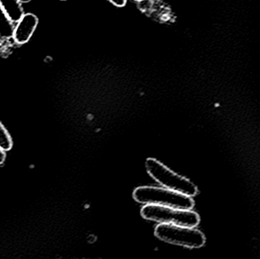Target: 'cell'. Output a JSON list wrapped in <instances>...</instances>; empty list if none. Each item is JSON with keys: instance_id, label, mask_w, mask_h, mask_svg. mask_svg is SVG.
Instances as JSON below:
<instances>
[{"instance_id": "cell-1", "label": "cell", "mask_w": 260, "mask_h": 259, "mask_svg": "<svg viewBox=\"0 0 260 259\" xmlns=\"http://www.w3.org/2000/svg\"><path fill=\"white\" fill-rule=\"evenodd\" d=\"M133 199L142 205H162L173 208L192 209V197L177 193L165 187H140L133 192Z\"/></svg>"}, {"instance_id": "cell-2", "label": "cell", "mask_w": 260, "mask_h": 259, "mask_svg": "<svg viewBox=\"0 0 260 259\" xmlns=\"http://www.w3.org/2000/svg\"><path fill=\"white\" fill-rule=\"evenodd\" d=\"M141 215L151 221L189 228H197L200 223V215L192 209L162 205H145L141 210Z\"/></svg>"}, {"instance_id": "cell-3", "label": "cell", "mask_w": 260, "mask_h": 259, "mask_svg": "<svg viewBox=\"0 0 260 259\" xmlns=\"http://www.w3.org/2000/svg\"><path fill=\"white\" fill-rule=\"evenodd\" d=\"M148 174L162 187L189 197L198 193L197 186L184 176H180L154 158H148L145 162Z\"/></svg>"}, {"instance_id": "cell-4", "label": "cell", "mask_w": 260, "mask_h": 259, "mask_svg": "<svg viewBox=\"0 0 260 259\" xmlns=\"http://www.w3.org/2000/svg\"><path fill=\"white\" fill-rule=\"evenodd\" d=\"M154 235L165 243L189 249H200L206 241L203 233L195 228L168 224H159L154 230Z\"/></svg>"}, {"instance_id": "cell-5", "label": "cell", "mask_w": 260, "mask_h": 259, "mask_svg": "<svg viewBox=\"0 0 260 259\" xmlns=\"http://www.w3.org/2000/svg\"><path fill=\"white\" fill-rule=\"evenodd\" d=\"M38 22L39 20L36 15L32 13L24 14L14 29L12 38L15 42L20 45L28 42L38 27Z\"/></svg>"}, {"instance_id": "cell-6", "label": "cell", "mask_w": 260, "mask_h": 259, "mask_svg": "<svg viewBox=\"0 0 260 259\" xmlns=\"http://www.w3.org/2000/svg\"><path fill=\"white\" fill-rule=\"evenodd\" d=\"M15 23L10 19L0 3V38L11 39L13 36Z\"/></svg>"}, {"instance_id": "cell-7", "label": "cell", "mask_w": 260, "mask_h": 259, "mask_svg": "<svg viewBox=\"0 0 260 259\" xmlns=\"http://www.w3.org/2000/svg\"><path fill=\"white\" fill-rule=\"evenodd\" d=\"M0 3L14 23L18 22L21 16L24 15L21 3L18 0H0Z\"/></svg>"}, {"instance_id": "cell-8", "label": "cell", "mask_w": 260, "mask_h": 259, "mask_svg": "<svg viewBox=\"0 0 260 259\" xmlns=\"http://www.w3.org/2000/svg\"><path fill=\"white\" fill-rule=\"evenodd\" d=\"M12 147V141L9 134L0 123V147L3 150L9 151Z\"/></svg>"}, {"instance_id": "cell-9", "label": "cell", "mask_w": 260, "mask_h": 259, "mask_svg": "<svg viewBox=\"0 0 260 259\" xmlns=\"http://www.w3.org/2000/svg\"><path fill=\"white\" fill-rule=\"evenodd\" d=\"M108 1L111 2L112 4L117 7H123L127 3V0H108Z\"/></svg>"}, {"instance_id": "cell-10", "label": "cell", "mask_w": 260, "mask_h": 259, "mask_svg": "<svg viewBox=\"0 0 260 259\" xmlns=\"http://www.w3.org/2000/svg\"><path fill=\"white\" fill-rule=\"evenodd\" d=\"M5 160V154L3 149L0 147V164H3Z\"/></svg>"}, {"instance_id": "cell-11", "label": "cell", "mask_w": 260, "mask_h": 259, "mask_svg": "<svg viewBox=\"0 0 260 259\" xmlns=\"http://www.w3.org/2000/svg\"><path fill=\"white\" fill-rule=\"evenodd\" d=\"M20 3H30L31 0H18Z\"/></svg>"}, {"instance_id": "cell-12", "label": "cell", "mask_w": 260, "mask_h": 259, "mask_svg": "<svg viewBox=\"0 0 260 259\" xmlns=\"http://www.w3.org/2000/svg\"><path fill=\"white\" fill-rule=\"evenodd\" d=\"M134 1L141 2V1H143V0H134Z\"/></svg>"}, {"instance_id": "cell-13", "label": "cell", "mask_w": 260, "mask_h": 259, "mask_svg": "<svg viewBox=\"0 0 260 259\" xmlns=\"http://www.w3.org/2000/svg\"><path fill=\"white\" fill-rule=\"evenodd\" d=\"M61 1H66V0H61Z\"/></svg>"}]
</instances>
